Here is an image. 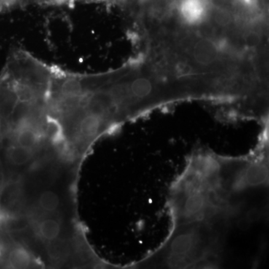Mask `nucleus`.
I'll return each mask as SVG.
<instances>
[{
	"instance_id": "nucleus-2",
	"label": "nucleus",
	"mask_w": 269,
	"mask_h": 269,
	"mask_svg": "<svg viewBox=\"0 0 269 269\" xmlns=\"http://www.w3.org/2000/svg\"><path fill=\"white\" fill-rule=\"evenodd\" d=\"M210 0H181L178 6L180 17L188 25H200L210 17L212 10Z\"/></svg>"
},
{
	"instance_id": "nucleus-3",
	"label": "nucleus",
	"mask_w": 269,
	"mask_h": 269,
	"mask_svg": "<svg viewBox=\"0 0 269 269\" xmlns=\"http://www.w3.org/2000/svg\"><path fill=\"white\" fill-rule=\"evenodd\" d=\"M192 53L195 61L202 65L216 63L220 55V49L215 43L208 40L197 41L192 47Z\"/></svg>"
},
{
	"instance_id": "nucleus-9",
	"label": "nucleus",
	"mask_w": 269,
	"mask_h": 269,
	"mask_svg": "<svg viewBox=\"0 0 269 269\" xmlns=\"http://www.w3.org/2000/svg\"><path fill=\"white\" fill-rule=\"evenodd\" d=\"M6 230L9 232H20L25 231L28 227V221L23 218L6 217L3 221Z\"/></svg>"
},
{
	"instance_id": "nucleus-8",
	"label": "nucleus",
	"mask_w": 269,
	"mask_h": 269,
	"mask_svg": "<svg viewBox=\"0 0 269 269\" xmlns=\"http://www.w3.org/2000/svg\"><path fill=\"white\" fill-rule=\"evenodd\" d=\"M210 14H212L216 24L221 28H230L234 22L236 21V17H234L233 14L226 9H216L213 14L212 12Z\"/></svg>"
},
{
	"instance_id": "nucleus-5",
	"label": "nucleus",
	"mask_w": 269,
	"mask_h": 269,
	"mask_svg": "<svg viewBox=\"0 0 269 269\" xmlns=\"http://www.w3.org/2000/svg\"><path fill=\"white\" fill-rule=\"evenodd\" d=\"M38 231L40 236L45 241H54L60 235L61 224L55 219H44L38 224Z\"/></svg>"
},
{
	"instance_id": "nucleus-6",
	"label": "nucleus",
	"mask_w": 269,
	"mask_h": 269,
	"mask_svg": "<svg viewBox=\"0 0 269 269\" xmlns=\"http://www.w3.org/2000/svg\"><path fill=\"white\" fill-rule=\"evenodd\" d=\"M8 261L12 268H25L31 264L32 257L24 248H16L11 251Z\"/></svg>"
},
{
	"instance_id": "nucleus-4",
	"label": "nucleus",
	"mask_w": 269,
	"mask_h": 269,
	"mask_svg": "<svg viewBox=\"0 0 269 269\" xmlns=\"http://www.w3.org/2000/svg\"><path fill=\"white\" fill-rule=\"evenodd\" d=\"M33 150L22 147L14 143L8 147L7 157L13 165L21 166L31 161L33 156Z\"/></svg>"
},
{
	"instance_id": "nucleus-7",
	"label": "nucleus",
	"mask_w": 269,
	"mask_h": 269,
	"mask_svg": "<svg viewBox=\"0 0 269 269\" xmlns=\"http://www.w3.org/2000/svg\"><path fill=\"white\" fill-rule=\"evenodd\" d=\"M38 205L44 211L52 213L59 207V197L52 191H44L40 195Z\"/></svg>"
},
{
	"instance_id": "nucleus-1",
	"label": "nucleus",
	"mask_w": 269,
	"mask_h": 269,
	"mask_svg": "<svg viewBox=\"0 0 269 269\" xmlns=\"http://www.w3.org/2000/svg\"><path fill=\"white\" fill-rule=\"evenodd\" d=\"M215 226L206 224H188L173 226L169 240L158 252L151 257V265L165 268H195L212 265L219 257L220 235Z\"/></svg>"
},
{
	"instance_id": "nucleus-10",
	"label": "nucleus",
	"mask_w": 269,
	"mask_h": 269,
	"mask_svg": "<svg viewBox=\"0 0 269 269\" xmlns=\"http://www.w3.org/2000/svg\"><path fill=\"white\" fill-rule=\"evenodd\" d=\"M24 8V0H0V13Z\"/></svg>"
}]
</instances>
